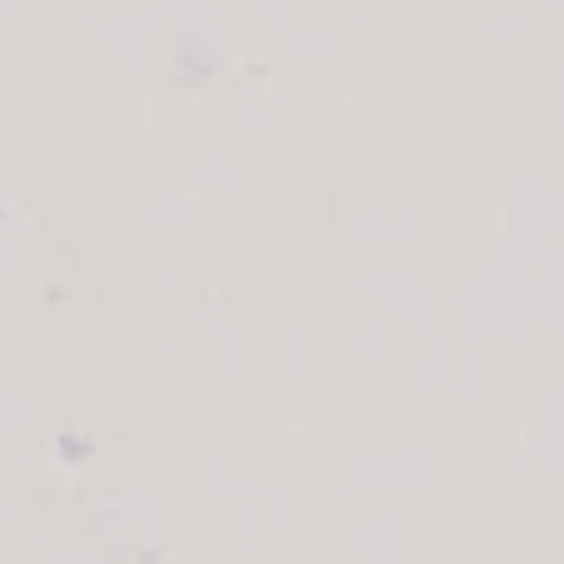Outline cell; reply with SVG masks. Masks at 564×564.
<instances>
[]
</instances>
